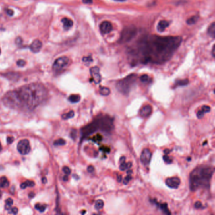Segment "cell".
Returning a JSON list of instances; mask_svg holds the SVG:
<instances>
[{
    "mask_svg": "<svg viewBox=\"0 0 215 215\" xmlns=\"http://www.w3.org/2000/svg\"><path fill=\"white\" fill-rule=\"evenodd\" d=\"M87 170H88V172L92 173L94 171V167L93 165H89L88 168H87Z\"/></svg>",
    "mask_w": 215,
    "mask_h": 215,
    "instance_id": "43",
    "label": "cell"
},
{
    "mask_svg": "<svg viewBox=\"0 0 215 215\" xmlns=\"http://www.w3.org/2000/svg\"><path fill=\"white\" fill-rule=\"evenodd\" d=\"M214 173V168L210 165H202L192 171L189 175V188L192 191L199 189L209 188Z\"/></svg>",
    "mask_w": 215,
    "mask_h": 215,
    "instance_id": "3",
    "label": "cell"
},
{
    "mask_svg": "<svg viewBox=\"0 0 215 215\" xmlns=\"http://www.w3.org/2000/svg\"><path fill=\"white\" fill-rule=\"evenodd\" d=\"M66 144V141L64 140L63 139H59L55 141L54 144L55 146H62V145H65Z\"/></svg>",
    "mask_w": 215,
    "mask_h": 215,
    "instance_id": "30",
    "label": "cell"
},
{
    "mask_svg": "<svg viewBox=\"0 0 215 215\" xmlns=\"http://www.w3.org/2000/svg\"><path fill=\"white\" fill-rule=\"evenodd\" d=\"M152 153L151 152V151L149 149H148V148H145L141 153L140 160L144 166H148L150 164L151 160H152Z\"/></svg>",
    "mask_w": 215,
    "mask_h": 215,
    "instance_id": "9",
    "label": "cell"
},
{
    "mask_svg": "<svg viewBox=\"0 0 215 215\" xmlns=\"http://www.w3.org/2000/svg\"><path fill=\"white\" fill-rule=\"evenodd\" d=\"M63 172H65V173L66 174V175H70V173H71V170H70V168H69L68 167H63Z\"/></svg>",
    "mask_w": 215,
    "mask_h": 215,
    "instance_id": "36",
    "label": "cell"
},
{
    "mask_svg": "<svg viewBox=\"0 0 215 215\" xmlns=\"http://www.w3.org/2000/svg\"><path fill=\"white\" fill-rule=\"evenodd\" d=\"M95 137H96V138H96V139H95V141H102V136L101 135H97V136H95Z\"/></svg>",
    "mask_w": 215,
    "mask_h": 215,
    "instance_id": "46",
    "label": "cell"
},
{
    "mask_svg": "<svg viewBox=\"0 0 215 215\" xmlns=\"http://www.w3.org/2000/svg\"><path fill=\"white\" fill-rule=\"evenodd\" d=\"M83 61L85 63H90L93 61V59L91 56H87V57H84L83 58Z\"/></svg>",
    "mask_w": 215,
    "mask_h": 215,
    "instance_id": "35",
    "label": "cell"
},
{
    "mask_svg": "<svg viewBox=\"0 0 215 215\" xmlns=\"http://www.w3.org/2000/svg\"><path fill=\"white\" fill-rule=\"evenodd\" d=\"M208 34L210 37L214 38L215 37V24L214 22L212 23L208 29Z\"/></svg>",
    "mask_w": 215,
    "mask_h": 215,
    "instance_id": "19",
    "label": "cell"
},
{
    "mask_svg": "<svg viewBox=\"0 0 215 215\" xmlns=\"http://www.w3.org/2000/svg\"><path fill=\"white\" fill-rule=\"evenodd\" d=\"M18 208H16V207H14V208H11V210L10 211V213H12V214H16L18 213Z\"/></svg>",
    "mask_w": 215,
    "mask_h": 215,
    "instance_id": "40",
    "label": "cell"
},
{
    "mask_svg": "<svg viewBox=\"0 0 215 215\" xmlns=\"http://www.w3.org/2000/svg\"><path fill=\"white\" fill-rule=\"evenodd\" d=\"M113 27L111 23L108 21H104L100 25V30L102 34H107L112 30Z\"/></svg>",
    "mask_w": 215,
    "mask_h": 215,
    "instance_id": "12",
    "label": "cell"
},
{
    "mask_svg": "<svg viewBox=\"0 0 215 215\" xmlns=\"http://www.w3.org/2000/svg\"><path fill=\"white\" fill-rule=\"evenodd\" d=\"M0 53H1V50H0Z\"/></svg>",
    "mask_w": 215,
    "mask_h": 215,
    "instance_id": "58",
    "label": "cell"
},
{
    "mask_svg": "<svg viewBox=\"0 0 215 215\" xmlns=\"http://www.w3.org/2000/svg\"><path fill=\"white\" fill-rule=\"evenodd\" d=\"M68 180V175H66L65 177H63V181H67Z\"/></svg>",
    "mask_w": 215,
    "mask_h": 215,
    "instance_id": "52",
    "label": "cell"
},
{
    "mask_svg": "<svg viewBox=\"0 0 215 215\" xmlns=\"http://www.w3.org/2000/svg\"><path fill=\"white\" fill-rule=\"evenodd\" d=\"M61 22L63 24L64 28L66 30H68V29L70 28L73 25V22L72 20L69 18H64L61 20Z\"/></svg>",
    "mask_w": 215,
    "mask_h": 215,
    "instance_id": "17",
    "label": "cell"
},
{
    "mask_svg": "<svg viewBox=\"0 0 215 215\" xmlns=\"http://www.w3.org/2000/svg\"><path fill=\"white\" fill-rule=\"evenodd\" d=\"M42 181L43 184H46V183L47 182V179H46V177H43V178L42 179Z\"/></svg>",
    "mask_w": 215,
    "mask_h": 215,
    "instance_id": "51",
    "label": "cell"
},
{
    "mask_svg": "<svg viewBox=\"0 0 215 215\" xmlns=\"http://www.w3.org/2000/svg\"><path fill=\"white\" fill-rule=\"evenodd\" d=\"M170 25V23L165 21V20H161L158 22V24L157 25V30L158 32H162L165 31V29H166L168 26Z\"/></svg>",
    "mask_w": 215,
    "mask_h": 215,
    "instance_id": "16",
    "label": "cell"
},
{
    "mask_svg": "<svg viewBox=\"0 0 215 215\" xmlns=\"http://www.w3.org/2000/svg\"><path fill=\"white\" fill-rule=\"evenodd\" d=\"M46 207H47V206L46 204L42 205L40 204H36V206H35V208H36V210H37L40 212H42V213L46 210Z\"/></svg>",
    "mask_w": 215,
    "mask_h": 215,
    "instance_id": "28",
    "label": "cell"
},
{
    "mask_svg": "<svg viewBox=\"0 0 215 215\" xmlns=\"http://www.w3.org/2000/svg\"><path fill=\"white\" fill-rule=\"evenodd\" d=\"M13 141H14V138L12 137V136H9V137L7 138V143L8 144L12 143Z\"/></svg>",
    "mask_w": 215,
    "mask_h": 215,
    "instance_id": "42",
    "label": "cell"
},
{
    "mask_svg": "<svg viewBox=\"0 0 215 215\" xmlns=\"http://www.w3.org/2000/svg\"><path fill=\"white\" fill-rule=\"evenodd\" d=\"M124 162H126V157L125 156H121V157L119 159V164H121V163H123Z\"/></svg>",
    "mask_w": 215,
    "mask_h": 215,
    "instance_id": "47",
    "label": "cell"
},
{
    "mask_svg": "<svg viewBox=\"0 0 215 215\" xmlns=\"http://www.w3.org/2000/svg\"><path fill=\"white\" fill-rule=\"evenodd\" d=\"M163 159H164V162L167 164H170L172 163V160L170 158L169 156H168L167 155H165L164 156H163Z\"/></svg>",
    "mask_w": 215,
    "mask_h": 215,
    "instance_id": "32",
    "label": "cell"
},
{
    "mask_svg": "<svg viewBox=\"0 0 215 215\" xmlns=\"http://www.w3.org/2000/svg\"><path fill=\"white\" fill-rule=\"evenodd\" d=\"M114 128V119L108 115H100L97 116L91 123L81 129V139L88 137L98 131L110 133Z\"/></svg>",
    "mask_w": 215,
    "mask_h": 215,
    "instance_id": "4",
    "label": "cell"
},
{
    "mask_svg": "<svg viewBox=\"0 0 215 215\" xmlns=\"http://www.w3.org/2000/svg\"><path fill=\"white\" fill-rule=\"evenodd\" d=\"M17 150L22 155H27L30 153L31 148L28 139H22L20 141L17 145Z\"/></svg>",
    "mask_w": 215,
    "mask_h": 215,
    "instance_id": "8",
    "label": "cell"
},
{
    "mask_svg": "<svg viewBox=\"0 0 215 215\" xmlns=\"http://www.w3.org/2000/svg\"><path fill=\"white\" fill-rule=\"evenodd\" d=\"M164 153L165 154V155H168V153H170V150H168V149H165V150H164Z\"/></svg>",
    "mask_w": 215,
    "mask_h": 215,
    "instance_id": "50",
    "label": "cell"
},
{
    "mask_svg": "<svg viewBox=\"0 0 215 215\" xmlns=\"http://www.w3.org/2000/svg\"><path fill=\"white\" fill-rule=\"evenodd\" d=\"M132 162H129L126 163V162H124L123 163H121L119 168L121 171H124L126 170H129L132 167Z\"/></svg>",
    "mask_w": 215,
    "mask_h": 215,
    "instance_id": "18",
    "label": "cell"
},
{
    "mask_svg": "<svg viewBox=\"0 0 215 215\" xmlns=\"http://www.w3.org/2000/svg\"><path fill=\"white\" fill-rule=\"evenodd\" d=\"M182 41L181 36H145L129 49V59L133 65H161L172 58Z\"/></svg>",
    "mask_w": 215,
    "mask_h": 215,
    "instance_id": "1",
    "label": "cell"
},
{
    "mask_svg": "<svg viewBox=\"0 0 215 215\" xmlns=\"http://www.w3.org/2000/svg\"><path fill=\"white\" fill-rule=\"evenodd\" d=\"M9 186V182L6 177H2L0 179V187L2 188L7 187Z\"/></svg>",
    "mask_w": 215,
    "mask_h": 215,
    "instance_id": "21",
    "label": "cell"
},
{
    "mask_svg": "<svg viewBox=\"0 0 215 215\" xmlns=\"http://www.w3.org/2000/svg\"><path fill=\"white\" fill-rule=\"evenodd\" d=\"M13 199L11 198H8L5 201V210L9 213L11 209V206L13 204Z\"/></svg>",
    "mask_w": 215,
    "mask_h": 215,
    "instance_id": "22",
    "label": "cell"
},
{
    "mask_svg": "<svg viewBox=\"0 0 215 215\" xmlns=\"http://www.w3.org/2000/svg\"><path fill=\"white\" fill-rule=\"evenodd\" d=\"M137 30L134 26H129L125 28L121 35L119 42L120 43H125L129 42L136 36Z\"/></svg>",
    "mask_w": 215,
    "mask_h": 215,
    "instance_id": "6",
    "label": "cell"
},
{
    "mask_svg": "<svg viewBox=\"0 0 215 215\" xmlns=\"http://www.w3.org/2000/svg\"><path fill=\"white\" fill-rule=\"evenodd\" d=\"M69 63H70V60L66 56H63L57 58L53 64V70L54 71H61L64 68L67 67Z\"/></svg>",
    "mask_w": 215,
    "mask_h": 215,
    "instance_id": "7",
    "label": "cell"
},
{
    "mask_svg": "<svg viewBox=\"0 0 215 215\" xmlns=\"http://www.w3.org/2000/svg\"><path fill=\"white\" fill-rule=\"evenodd\" d=\"M15 42L16 44H22V39L21 37H18V38H16L15 40Z\"/></svg>",
    "mask_w": 215,
    "mask_h": 215,
    "instance_id": "45",
    "label": "cell"
},
{
    "mask_svg": "<svg viewBox=\"0 0 215 215\" xmlns=\"http://www.w3.org/2000/svg\"><path fill=\"white\" fill-rule=\"evenodd\" d=\"M1 191H0V198H1Z\"/></svg>",
    "mask_w": 215,
    "mask_h": 215,
    "instance_id": "57",
    "label": "cell"
},
{
    "mask_svg": "<svg viewBox=\"0 0 215 215\" xmlns=\"http://www.w3.org/2000/svg\"><path fill=\"white\" fill-rule=\"evenodd\" d=\"M165 184L168 187L172 189H177L181 184V180L177 177H170V178L166 179Z\"/></svg>",
    "mask_w": 215,
    "mask_h": 215,
    "instance_id": "11",
    "label": "cell"
},
{
    "mask_svg": "<svg viewBox=\"0 0 215 215\" xmlns=\"http://www.w3.org/2000/svg\"><path fill=\"white\" fill-rule=\"evenodd\" d=\"M1 144H0V152H1Z\"/></svg>",
    "mask_w": 215,
    "mask_h": 215,
    "instance_id": "56",
    "label": "cell"
},
{
    "mask_svg": "<svg viewBox=\"0 0 215 215\" xmlns=\"http://www.w3.org/2000/svg\"><path fill=\"white\" fill-rule=\"evenodd\" d=\"M201 110L206 114V113H208L211 111V107L208 106H203L201 108Z\"/></svg>",
    "mask_w": 215,
    "mask_h": 215,
    "instance_id": "33",
    "label": "cell"
},
{
    "mask_svg": "<svg viewBox=\"0 0 215 215\" xmlns=\"http://www.w3.org/2000/svg\"><path fill=\"white\" fill-rule=\"evenodd\" d=\"M117 182H121L122 181V175H117Z\"/></svg>",
    "mask_w": 215,
    "mask_h": 215,
    "instance_id": "48",
    "label": "cell"
},
{
    "mask_svg": "<svg viewBox=\"0 0 215 215\" xmlns=\"http://www.w3.org/2000/svg\"><path fill=\"white\" fill-rule=\"evenodd\" d=\"M34 195H35V194L34 193H32L30 194H29V197H33L34 196Z\"/></svg>",
    "mask_w": 215,
    "mask_h": 215,
    "instance_id": "54",
    "label": "cell"
},
{
    "mask_svg": "<svg viewBox=\"0 0 215 215\" xmlns=\"http://www.w3.org/2000/svg\"><path fill=\"white\" fill-rule=\"evenodd\" d=\"M90 75L92 77V79H93V81H94V82L96 84V85L99 84L101 82V80H102L101 75L100 74L99 68H98L97 66H94V67H92L90 68Z\"/></svg>",
    "mask_w": 215,
    "mask_h": 215,
    "instance_id": "10",
    "label": "cell"
},
{
    "mask_svg": "<svg viewBox=\"0 0 215 215\" xmlns=\"http://www.w3.org/2000/svg\"><path fill=\"white\" fill-rule=\"evenodd\" d=\"M115 1H126V0H115Z\"/></svg>",
    "mask_w": 215,
    "mask_h": 215,
    "instance_id": "55",
    "label": "cell"
},
{
    "mask_svg": "<svg viewBox=\"0 0 215 215\" xmlns=\"http://www.w3.org/2000/svg\"><path fill=\"white\" fill-rule=\"evenodd\" d=\"M152 112V107L150 105H146L144 106L139 112V114L143 117H148L151 115Z\"/></svg>",
    "mask_w": 215,
    "mask_h": 215,
    "instance_id": "14",
    "label": "cell"
},
{
    "mask_svg": "<svg viewBox=\"0 0 215 215\" xmlns=\"http://www.w3.org/2000/svg\"><path fill=\"white\" fill-rule=\"evenodd\" d=\"M93 0H83V2L85 3H92Z\"/></svg>",
    "mask_w": 215,
    "mask_h": 215,
    "instance_id": "49",
    "label": "cell"
},
{
    "mask_svg": "<svg viewBox=\"0 0 215 215\" xmlns=\"http://www.w3.org/2000/svg\"><path fill=\"white\" fill-rule=\"evenodd\" d=\"M137 80V75L131 74L123 80H119L116 84V88L117 90L124 95H127L135 86Z\"/></svg>",
    "mask_w": 215,
    "mask_h": 215,
    "instance_id": "5",
    "label": "cell"
},
{
    "mask_svg": "<svg viewBox=\"0 0 215 215\" xmlns=\"http://www.w3.org/2000/svg\"><path fill=\"white\" fill-rule=\"evenodd\" d=\"M204 114H205L201 110H199V111L197 112V118L199 119H202L203 117H204Z\"/></svg>",
    "mask_w": 215,
    "mask_h": 215,
    "instance_id": "38",
    "label": "cell"
},
{
    "mask_svg": "<svg viewBox=\"0 0 215 215\" xmlns=\"http://www.w3.org/2000/svg\"><path fill=\"white\" fill-rule=\"evenodd\" d=\"M104 206V202L102 199H98L97 201L95 202V208L96 210H100L101 209H102Z\"/></svg>",
    "mask_w": 215,
    "mask_h": 215,
    "instance_id": "26",
    "label": "cell"
},
{
    "mask_svg": "<svg viewBox=\"0 0 215 215\" xmlns=\"http://www.w3.org/2000/svg\"><path fill=\"white\" fill-rule=\"evenodd\" d=\"M188 84H189V80L187 79L180 80L176 81L175 86H183L187 85Z\"/></svg>",
    "mask_w": 215,
    "mask_h": 215,
    "instance_id": "25",
    "label": "cell"
},
{
    "mask_svg": "<svg viewBox=\"0 0 215 215\" xmlns=\"http://www.w3.org/2000/svg\"><path fill=\"white\" fill-rule=\"evenodd\" d=\"M202 203L200 201H197L195 202V204H194V208L196 209H197V210H198V209H201L202 208Z\"/></svg>",
    "mask_w": 215,
    "mask_h": 215,
    "instance_id": "39",
    "label": "cell"
},
{
    "mask_svg": "<svg viewBox=\"0 0 215 215\" xmlns=\"http://www.w3.org/2000/svg\"><path fill=\"white\" fill-rule=\"evenodd\" d=\"M35 185V183L33 181H27L25 182H23L22 184L20 185V188L22 189H24L26 187H34Z\"/></svg>",
    "mask_w": 215,
    "mask_h": 215,
    "instance_id": "24",
    "label": "cell"
},
{
    "mask_svg": "<svg viewBox=\"0 0 215 215\" xmlns=\"http://www.w3.org/2000/svg\"><path fill=\"white\" fill-rule=\"evenodd\" d=\"M42 47V43L39 39H36L33 41L30 46V49L34 53H37L40 51Z\"/></svg>",
    "mask_w": 215,
    "mask_h": 215,
    "instance_id": "13",
    "label": "cell"
},
{
    "mask_svg": "<svg viewBox=\"0 0 215 215\" xmlns=\"http://www.w3.org/2000/svg\"><path fill=\"white\" fill-rule=\"evenodd\" d=\"M80 96L79 95H71L68 98L69 102L72 103H77L80 100Z\"/></svg>",
    "mask_w": 215,
    "mask_h": 215,
    "instance_id": "23",
    "label": "cell"
},
{
    "mask_svg": "<svg viewBox=\"0 0 215 215\" xmlns=\"http://www.w3.org/2000/svg\"><path fill=\"white\" fill-rule=\"evenodd\" d=\"M131 179H132L131 174H127V175L126 177H125L123 180L124 185H127L131 181Z\"/></svg>",
    "mask_w": 215,
    "mask_h": 215,
    "instance_id": "31",
    "label": "cell"
},
{
    "mask_svg": "<svg viewBox=\"0 0 215 215\" xmlns=\"http://www.w3.org/2000/svg\"><path fill=\"white\" fill-rule=\"evenodd\" d=\"M16 64H17V65L19 66H24L25 65L26 62L24 60H18V61H17Z\"/></svg>",
    "mask_w": 215,
    "mask_h": 215,
    "instance_id": "41",
    "label": "cell"
},
{
    "mask_svg": "<svg viewBox=\"0 0 215 215\" xmlns=\"http://www.w3.org/2000/svg\"><path fill=\"white\" fill-rule=\"evenodd\" d=\"M7 13L8 15L9 16H12L13 15V11L12 10L10 9H7Z\"/></svg>",
    "mask_w": 215,
    "mask_h": 215,
    "instance_id": "44",
    "label": "cell"
},
{
    "mask_svg": "<svg viewBox=\"0 0 215 215\" xmlns=\"http://www.w3.org/2000/svg\"><path fill=\"white\" fill-rule=\"evenodd\" d=\"M198 18H199V17L197 16H194L193 17H191V18H190L189 19L187 20V24H189V25L194 24L195 23H196V22L197 21Z\"/></svg>",
    "mask_w": 215,
    "mask_h": 215,
    "instance_id": "29",
    "label": "cell"
},
{
    "mask_svg": "<svg viewBox=\"0 0 215 215\" xmlns=\"http://www.w3.org/2000/svg\"><path fill=\"white\" fill-rule=\"evenodd\" d=\"M99 93L101 95L108 96L110 94V90L107 87L100 86L99 88Z\"/></svg>",
    "mask_w": 215,
    "mask_h": 215,
    "instance_id": "20",
    "label": "cell"
},
{
    "mask_svg": "<svg viewBox=\"0 0 215 215\" xmlns=\"http://www.w3.org/2000/svg\"><path fill=\"white\" fill-rule=\"evenodd\" d=\"M22 107L33 110L41 104L47 97V90L40 83L23 86L16 90Z\"/></svg>",
    "mask_w": 215,
    "mask_h": 215,
    "instance_id": "2",
    "label": "cell"
},
{
    "mask_svg": "<svg viewBox=\"0 0 215 215\" xmlns=\"http://www.w3.org/2000/svg\"><path fill=\"white\" fill-rule=\"evenodd\" d=\"M74 115H75L74 111L71 110V111H69L68 113H67V114H64L62 115V118L65 120H67L68 119H71L72 117H73Z\"/></svg>",
    "mask_w": 215,
    "mask_h": 215,
    "instance_id": "27",
    "label": "cell"
},
{
    "mask_svg": "<svg viewBox=\"0 0 215 215\" xmlns=\"http://www.w3.org/2000/svg\"><path fill=\"white\" fill-rule=\"evenodd\" d=\"M153 203L155 204L157 207L160 209V210L163 211V213L166 214H171L170 211L168 210V206L167 203H164V204H160V203H158L156 201V200L154 199L153 200Z\"/></svg>",
    "mask_w": 215,
    "mask_h": 215,
    "instance_id": "15",
    "label": "cell"
},
{
    "mask_svg": "<svg viewBox=\"0 0 215 215\" xmlns=\"http://www.w3.org/2000/svg\"><path fill=\"white\" fill-rule=\"evenodd\" d=\"M214 46H213V49H212V53H213V57H214Z\"/></svg>",
    "mask_w": 215,
    "mask_h": 215,
    "instance_id": "53",
    "label": "cell"
},
{
    "mask_svg": "<svg viewBox=\"0 0 215 215\" xmlns=\"http://www.w3.org/2000/svg\"><path fill=\"white\" fill-rule=\"evenodd\" d=\"M77 130L73 129L71 132V137L73 139V140H75V139H76L77 136Z\"/></svg>",
    "mask_w": 215,
    "mask_h": 215,
    "instance_id": "37",
    "label": "cell"
},
{
    "mask_svg": "<svg viewBox=\"0 0 215 215\" xmlns=\"http://www.w3.org/2000/svg\"><path fill=\"white\" fill-rule=\"evenodd\" d=\"M149 79H150L149 77H148V75H143L140 77V80L143 83L148 82V81H149Z\"/></svg>",
    "mask_w": 215,
    "mask_h": 215,
    "instance_id": "34",
    "label": "cell"
}]
</instances>
